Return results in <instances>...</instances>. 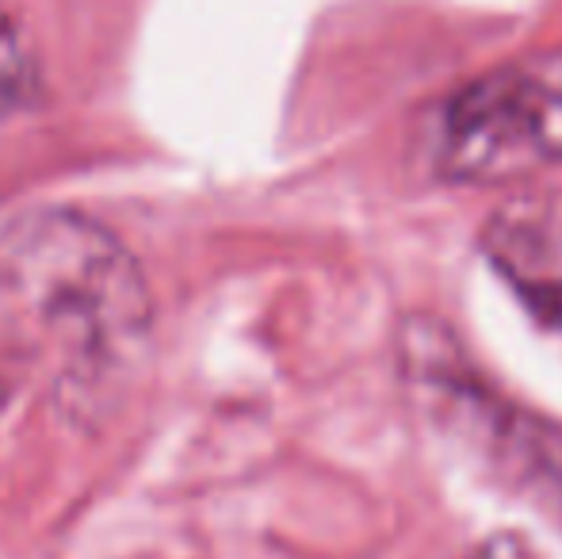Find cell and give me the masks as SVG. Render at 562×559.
I'll return each mask as SVG.
<instances>
[{"mask_svg": "<svg viewBox=\"0 0 562 559\" xmlns=\"http://www.w3.org/2000/svg\"><path fill=\"white\" fill-rule=\"evenodd\" d=\"M149 345V283L104 223L43 208L0 226V349L43 372L61 403L112 406Z\"/></svg>", "mask_w": 562, "mask_h": 559, "instance_id": "cell-1", "label": "cell"}, {"mask_svg": "<svg viewBox=\"0 0 562 559\" xmlns=\"http://www.w3.org/2000/svg\"><path fill=\"white\" fill-rule=\"evenodd\" d=\"M429 157L451 185H509L562 165V51L513 58L451 92Z\"/></svg>", "mask_w": 562, "mask_h": 559, "instance_id": "cell-2", "label": "cell"}, {"mask_svg": "<svg viewBox=\"0 0 562 559\" xmlns=\"http://www.w3.org/2000/svg\"><path fill=\"white\" fill-rule=\"evenodd\" d=\"M479 246L513 295L543 326L562 329V192H513L490 211Z\"/></svg>", "mask_w": 562, "mask_h": 559, "instance_id": "cell-3", "label": "cell"}, {"mask_svg": "<svg viewBox=\"0 0 562 559\" xmlns=\"http://www.w3.org/2000/svg\"><path fill=\"white\" fill-rule=\"evenodd\" d=\"M35 97V62L23 43V31L0 4V120L20 112Z\"/></svg>", "mask_w": 562, "mask_h": 559, "instance_id": "cell-4", "label": "cell"}, {"mask_svg": "<svg viewBox=\"0 0 562 559\" xmlns=\"http://www.w3.org/2000/svg\"><path fill=\"white\" fill-rule=\"evenodd\" d=\"M471 559H532V556L525 552V545H520L517 537H494L490 545H482Z\"/></svg>", "mask_w": 562, "mask_h": 559, "instance_id": "cell-5", "label": "cell"}]
</instances>
